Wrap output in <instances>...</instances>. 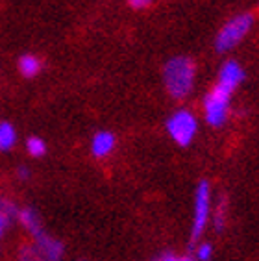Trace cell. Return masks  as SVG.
I'll list each match as a JSON object with an SVG mask.
<instances>
[{"label":"cell","mask_w":259,"mask_h":261,"mask_svg":"<svg viewBox=\"0 0 259 261\" xmlns=\"http://www.w3.org/2000/svg\"><path fill=\"white\" fill-rule=\"evenodd\" d=\"M196 80V67L193 60L187 56H176L170 58L163 67V82L169 95L176 100H182L194 87Z\"/></svg>","instance_id":"cell-1"},{"label":"cell","mask_w":259,"mask_h":261,"mask_svg":"<svg viewBox=\"0 0 259 261\" xmlns=\"http://www.w3.org/2000/svg\"><path fill=\"white\" fill-rule=\"evenodd\" d=\"M254 26V17L250 13H243V15H237L234 19H229L222 30L219 32L217 39H215V48L219 52H228L231 50L234 46H237L241 41L246 37L250 30Z\"/></svg>","instance_id":"cell-2"},{"label":"cell","mask_w":259,"mask_h":261,"mask_svg":"<svg viewBox=\"0 0 259 261\" xmlns=\"http://www.w3.org/2000/svg\"><path fill=\"white\" fill-rule=\"evenodd\" d=\"M167 132L176 145L189 146L198 132V121L193 111L178 110L167 119Z\"/></svg>","instance_id":"cell-3"},{"label":"cell","mask_w":259,"mask_h":261,"mask_svg":"<svg viewBox=\"0 0 259 261\" xmlns=\"http://www.w3.org/2000/svg\"><path fill=\"white\" fill-rule=\"evenodd\" d=\"M229 98H231V91L220 86H215L204 96V119L208 124L213 128H220L228 121Z\"/></svg>","instance_id":"cell-4"},{"label":"cell","mask_w":259,"mask_h":261,"mask_svg":"<svg viewBox=\"0 0 259 261\" xmlns=\"http://www.w3.org/2000/svg\"><path fill=\"white\" fill-rule=\"evenodd\" d=\"M211 217V186L210 181H200L194 195L193 224H191V241H198L204 236Z\"/></svg>","instance_id":"cell-5"},{"label":"cell","mask_w":259,"mask_h":261,"mask_svg":"<svg viewBox=\"0 0 259 261\" xmlns=\"http://www.w3.org/2000/svg\"><path fill=\"white\" fill-rule=\"evenodd\" d=\"M243 80H244L243 67H241L237 61L229 60V61H226L224 65L220 67L219 82H217V86L224 87V89H228V91H231V93H234V91L237 89L241 84H243Z\"/></svg>","instance_id":"cell-6"},{"label":"cell","mask_w":259,"mask_h":261,"mask_svg":"<svg viewBox=\"0 0 259 261\" xmlns=\"http://www.w3.org/2000/svg\"><path fill=\"white\" fill-rule=\"evenodd\" d=\"M34 245L35 248L41 252V256L45 257L46 261H61L65 254V248H63V243L54 239L52 236H48L46 231L39 233L37 237H34Z\"/></svg>","instance_id":"cell-7"},{"label":"cell","mask_w":259,"mask_h":261,"mask_svg":"<svg viewBox=\"0 0 259 261\" xmlns=\"http://www.w3.org/2000/svg\"><path fill=\"white\" fill-rule=\"evenodd\" d=\"M115 136L111 132L108 130H102V132H96L93 139H91V152H93V156L95 158H108L113 152L115 148Z\"/></svg>","instance_id":"cell-8"},{"label":"cell","mask_w":259,"mask_h":261,"mask_svg":"<svg viewBox=\"0 0 259 261\" xmlns=\"http://www.w3.org/2000/svg\"><path fill=\"white\" fill-rule=\"evenodd\" d=\"M17 219H19L20 224H22L26 230L30 231L32 237H37L39 233H43V231H45V228H43V224H41L39 215H37V213H35V210H32V207L19 210V215H17Z\"/></svg>","instance_id":"cell-9"},{"label":"cell","mask_w":259,"mask_h":261,"mask_svg":"<svg viewBox=\"0 0 259 261\" xmlns=\"http://www.w3.org/2000/svg\"><path fill=\"white\" fill-rule=\"evenodd\" d=\"M17 143V132L10 122H0V152L11 150Z\"/></svg>","instance_id":"cell-10"},{"label":"cell","mask_w":259,"mask_h":261,"mask_svg":"<svg viewBox=\"0 0 259 261\" xmlns=\"http://www.w3.org/2000/svg\"><path fill=\"white\" fill-rule=\"evenodd\" d=\"M19 70H20V74L26 76V78H34V76H37L41 70L39 58H35L34 54H24L19 60Z\"/></svg>","instance_id":"cell-11"},{"label":"cell","mask_w":259,"mask_h":261,"mask_svg":"<svg viewBox=\"0 0 259 261\" xmlns=\"http://www.w3.org/2000/svg\"><path fill=\"white\" fill-rule=\"evenodd\" d=\"M26 150L30 154L32 158H41L45 156L46 152V143L41 137H30V139L26 141Z\"/></svg>","instance_id":"cell-12"},{"label":"cell","mask_w":259,"mask_h":261,"mask_svg":"<svg viewBox=\"0 0 259 261\" xmlns=\"http://www.w3.org/2000/svg\"><path fill=\"white\" fill-rule=\"evenodd\" d=\"M224 224H226V200L219 202V206L215 210V215H213V226L217 231H222L224 230Z\"/></svg>","instance_id":"cell-13"},{"label":"cell","mask_w":259,"mask_h":261,"mask_svg":"<svg viewBox=\"0 0 259 261\" xmlns=\"http://www.w3.org/2000/svg\"><path fill=\"white\" fill-rule=\"evenodd\" d=\"M19 261H46V259L41 256V252L35 248V245H32V246H24L20 250Z\"/></svg>","instance_id":"cell-14"},{"label":"cell","mask_w":259,"mask_h":261,"mask_svg":"<svg viewBox=\"0 0 259 261\" xmlns=\"http://www.w3.org/2000/svg\"><path fill=\"white\" fill-rule=\"evenodd\" d=\"M0 215H4L8 221H11V219H17L19 210H17V206L13 204V202L0 198Z\"/></svg>","instance_id":"cell-15"},{"label":"cell","mask_w":259,"mask_h":261,"mask_svg":"<svg viewBox=\"0 0 259 261\" xmlns=\"http://www.w3.org/2000/svg\"><path fill=\"white\" fill-rule=\"evenodd\" d=\"M211 256H213V246H211L210 243H202V245H198V248H196V259L210 261Z\"/></svg>","instance_id":"cell-16"},{"label":"cell","mask_w":259,"mask_h":261,"mask_svg":"<svg viewBox=\"0 0 259 261\" xmlns=\"http://www.w3.org/2000/svg\"><path fill=\"white\" fill-rule=\"evenodd\" d=\"M152 2H154V0H128V4L132 6L134 10H145Z\"/></svg>","instance_id":"cell-17"},{"label":"cell","mask_w":259,"mask_h":261,"mask_svg":"<svg viewBox=\"0 0 259 261\" xmlns=\"http://www.w3.org/2000/svg\"><path fill=\"white\" fill-rule=\"evenodd\" d=\"M158 261H193L187 256H176V254H163Z\"/></svg>","instance_id":"cell-18"},{"label":"cell","mask_w":259,"mask_h":261,"mask_svg":"<svg viewBox=\"0 0 259 261\" xmlns=\"http://www.w3.org/2000/svg\"><path fill=\"white\" fill-rule=\"evenodd\" d=\"M8 219H6L4 215H0V237L4 236V231H6V228H8Z\"/></svg>","instance_id":"cell-19"},{"label":"cell","mask_w":259,"mask_h":261,"mask_svg":"<svg viewBox=\"0 0 259 261\" xmlns=\"http://www.w3.org/2000/svg\"><path fill=\"white\" fill-rule=\"evenodd\" d=\"M28 174H30V171H28L26 167H20V169H19V176H20V178H22V180H26V178H28Z\"/></svg>","instance_id":"cell-20"}]
</instances>
